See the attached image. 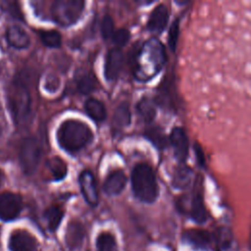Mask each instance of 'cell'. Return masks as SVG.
Returning a JSON list of instances; mask_svg holds the SVG:
<instances>
[{
    "instance_id": "obj_15",
    "label": "cell",
    "mask_w": 251,
    "mask_h": 251,
    "mask_svg": "<svg viewBox=\"0 0 251 251\" xmlns=\"http://www.w3.org/2000/svg\"><path fill=\"white\" fill-rule=\"evenodd\" d=\"M84 238V228L80 223L72 222L67 229L66 242L71 250L78 249Z\"/></svg>"
},
{
    "instance_id": "obj_23",
    "label": "cell",
    "mask_w": 251,
    "mask_h": 251,
    "mask_svg": "<svg viewBox=\"0 0 251 251\" xmlns=\"http://www.w3.org/2000/svg\"><path fill=\"white\" fill-rule=\"evenodd\" d=\"M63 216H64V212L58 206H51L47 208L44 212V218L47 221L48 227L51 230H55L59 226L63 219Z\"/></svg>"
},
{
    "instance_id": "obj_2",
    "label": "cell",
    "mask_w": 251,
    "mask_h": 251,
    "mask_svg": "<svg viewBox=\"0 0 251 251\" xmlns=\"http://www.w3.org/2000/svg\"><path fill=\"white\" fill-rule=\"evenodd\" d=\"M57 139L65 151L75 153L92 141L93 133L86 124L77 120H67L61 124Z\"/></svg>"
},
{
    "instance_id": "obj_24",
    "label": "cell",
    "mask_w": 251,
    "mask_h": 251,
    "mask_svg": "<svg viewBox=\"0 0 251 251\" xmlns=\"http://www.w3.org/2000/svg\"><path fill=\"white\" fill-rule=\"evenodd\" d=\"M97 251H118L115 237L110 232H101L96 240Z\"/></svg>"
},
{
    "instance_id": "obj_7",
    "label": "cell",
    "mask_w": 251,
    "mask_h": 251,
    "mask_svg": "<svg viewBox=\"0 0 251 251\" xmlns=\"http://www.w3.org/2000/svg\"><path fill=\"white\" fill-rule=\"evenodd\" d=\"M22 198L13 192L0 193V220L11 221L19 216L22 210Z\"/></svg>"
},
{
    "instance_id": "obj_27",
    "label": "cell",
    "mask_w": 251,
    "mask_h": 251,
    "mask_svg": "<svg viewBox=\"0 0 251 251\" xmlns=\"http://www.w3.org/2000/svg\"><path fill=\"white\" fill-rule=\"evenodd\" d=\"M146 137L159 149H163L167 145L166 136L159 127H151L145 132Z\"/></svg>"
},
{
    "instance_id": "obj_17",
    "label": "cell",
    "mask_w": 251,
    "mask_h": 251,
    "mask_svg": "<svg viewBox=\"0 0 251 251\" xmlns=\"http://www.w3.org/2000/svg\"><path fill=\"white\" fill-rule=\"evenodd\" d=\"M192 178V170L186 166L184 163H179V165L175 169L173 176V185L177 189L186 188Z\"/></svg>"
},
{
    "instance_id": "obj_30",
    "label": "cell",
    "mask_w": 251,
    "mask_h": 251,
    "mask_svg": "<svg viewBox=\"0 0 251 251\" xmlns=\"http://www.w3.org/2000/svg\"><path fill=\"white\" fill-rule=\"evenodd\" d=\"M129 39V32L126 28H119L115 30L112 40L117 46H124Z\"/></svg>"
},
{
    "instance_id": "obj_14",
    "label": "cell",
    "mask_w": 251,
    "mask_h": 251,
    "mask_svg": "<svg viewBox=\"0 0 251 251\" xmlns=\"http://www.w3.org/2000/svg\"><path fill=\"white\" fill-rule=\"evenodd\" d=\"M8 43L17 49H25L29 45V36L24 28L19 25H11L6 31Z\"/></svg>"
},
{
    "instance_id": "obj_18",
    "label": "cell",
    "mask_w": 251,
    "mask_h": 251,
    "mask_svg": "<svg viewBox=\"0 0 251 251\" xmlns=\"http://www.w3.org/2000/svg\"><path fill=\"white\" fill-rule=\"evenodd\" d=\"M84 110L86 114L96 122H102L107 117L106 108L103 103L95 98H89L84 104Z\"/></svg>"
},
{
    "instance_id": "obj_8",
    "label": "cell",
    "mask_w": 251,
    "mask_h": 251,
    "mask_svg": "<svg viewBox=\"0 0 251 251\" xmlns=\"http://www.w3.org/2000/svg\"><path fill=\"white\" fill-rule=\"evenodd\" d=\"M170 142L176 159L184 163L189 153V142L185 130L180 126H175L170 133Z\"/></svg>"
},
{
    "instance_id": "obj_13",
    "label": "cell",
    "mask_w": 251,
    "mask_h": 251,
    "mask_svg": "<svg viewBox=\"0 0 251 251\" xmlns=\"http://www.w3.org/2000/svg\"><path fill=\"white\" fill-rule=\"evenodd\" d=\"M126 183V176L121 170H117L108 175L104 182V190L109 195L121 193Z\"/></svg>"
},
{
    "instance_id": "obj_3",
    "label": "cell",
    "mask_w": 251,
    "mask_h": 251,
    "mask_svg": "<svg viewBox=\"0 0 251 251\" xmlns=\"http://www.w3.org/2000/svg\"><path fill=\"white\" fill-rule=\"evenodd\" d=\"M131 187L134 196L144 203H153L159 193L156 176L152 168L145 164H137L131 173Z\"/></svg>"
},
{
    "instance_id": "obj_26",
    "label": "cell",
    "mask_w": 251,
    "mask_h": 251,
    "mask_svg": "<svg viewBox=\"0 0 251 251\" xmlns=\"http://www.w3.org/2000/svg\"><path fill=\"white\" fill-rule=\"evenodd\" d=\"M40 38L47 47L57 48L62 43V36L57 30H43L40 32Z\"/></svg>"
},
{
    "instance_id": "obj_31",
    "label": "cell",
    "mask_w": 251,
    "mask_h": 251,
    "mask_svg": "<svg viewBox=\"0 0 251 251\" xmlns=\"http://www.w3.org/2000/svg\"><path fill=\"white\" fill-rule=\"evenodd\" d=\"M178 30H179L178 22L176 20L172 25L170 31H169V36H168V42H169V45L172 50L176 49V41H177V37H178Z\"/></svg>"
},
{
    "instance_id": "obj_6",
    "label": "cell",
    "mask_w": 251,
    "mask_h": 251,
    "mask_svg": "<svg viewBox=\"0 0 251 251\" xmlns=\"http://www.w3.org/2000/svg\"><path fill=\"white\" fill-rule=\"evenodd\" d=\"M41 157V147L33 137L25 138L20 148V163L26 175H32L37 169Z\"/></svg>"
},
{
    "instance_id": "obj_22",
    "label": "cell",
    "mask_w": 251,
    "mask_h": 251,
    "mask_svg": "<svg viewBox=\"0 0 251 251\" xmlns=\"http://www.w3.org/2000/svg\"><path fill=\"white\" fill-rule=\"evenodd\" d=\"M46 166L55 180H61L67 175L68 167H67L66 163L61 158H59L57 156L48 160Z\"/></svg>"
},
{
    "instance_id": "obj_4",
    "label": "cell",
    "mask_w": 251,
    "mask_h": 251,
    "mask_svg": "<svg viewBox=\"0 0 251 251\" xmlns=\"http://www.w3.org/2000/svg\"><path fill=\"white\" fill-rule=\"evenodd\" d=\"M8 105L17 124L24 123L30 112V94L27 86L21 79H14L8 88Z\"/></svg>"
},
{
    "instance_id": "obj_21",
    "label": "cell",
    "mask_w": 251,
    "mask_h": 251,
    "mask_svg": "<svg viewBox=\"0 0 251 251\" xmlns=\"http://www.w3.org/2000/svg\"><path fill=\"white\" fill-rule=\"evenodd\" d=\"M136 110L146 123H151L156 116L155 102L149 97H143L136 105Z\"/></svg>"
},
{
    "instance_id": "obj_28",
    "label": "cell",
    "mask_w": 251,
    "mask_h": 251,
    "mask_svg": "<svg viewBox=\"0 0 251 251\" xmlns=\"http://www.w3.org/2000/svg\"><path fill=\"white\" fill-rule=\"evenodd\" d=\"M115 32L114 28V21L110 16H105L101 23V33L105 40L110 39L113 37V34Z\"/></svg>"
},
{
    "instance_id": "obj_12",
    "label": "cell",
    "mask_w": 251,
    "mask_h": 251,
    "mask_svg": "<svg viewBox=\"0 0 251 251\" xmlns=\"http://www.w3.org/2000/svg\"><path fill=\"white\" fill-rule=\"evenodd\" d=\"M169 22V10L166 5L160 4L151 12L147 22V28L151 32L161 33Z\"/></svg>"
},
{
    "instance_id": "obj_10",
    "label": "cell",
    "mask_w": 251,
    "mask_h": 251,
    "mask_svg": "<svg viewBox=\"0 0 251 251\" xmlns=\"http://www.w3.org/2000/svg\"><path fill=\"white\" fill-rule=\"evenodd\" d=\"M12 251H35L36 239L25 230H15L9 239Z\"/></svg>"
},
{
    "instance_id": "obj_20",
    "label": "cell",
    "mask_w": 251,
    "mask_h": 251,
    "mask_svg": "<svg viewBox=\"0 0 251 251\" xmlns=\"http://www.w3.org/2000/svg\"><path fill=\"white\" fill-rule=\"evenodd\" d=\"M184 236L188 242L198 248H207L211 243L210 233L203 229H189Z\"/></svg>"
},
{
    "instance_id": "obj_32",
    "label": "cell",
    "mask_w": 251,
    "mask_h": 251,
    "mask_svg": "<svg viewBox=\"0 0 251 251\" xmlns=\"http://www.w3.org/2000/svg\"><path fill=\"white\" fill-rule=\"evenodd\" d=\"M194 151H195V154H196V157H197V162L200 164V166H204L205 164V159H204V155H203V152L201 150V148L195 143L194 144Z\"/></svg>"
},
{
    "instance_id": "obj_33",
    "label": "cell",
    "mask_w": 251,
    "mask_h": 251,
    "mask_svg": "<svg viewBox=\"0 0 251 251\" xmlns=\"http://www.w3.org/2000/svg\"><path fill=\"white\" fill-rule=\"evenodd\" d=\"M1 133H2V128H1V126H0V136H1Z\"/></svg>"
},
{
    "instance_id": "obj_19",
    "label": "cell",
    "mask_w": 251,
    "mask_h": 251,
    "mask_svg": "<svg viewBox=\"0 0 251 251\" xmlns=\"http://www.w3.org/2000/svg\"><path fill=\"white\" fill-rule=\"evenodd\" d=\"M130 109L127 103H121L115 110L113 115V126L115 128H123L130 124Z\"/></svg>"
},
{
    "instance_id": "obj_29",
    "label": "cell",
    "mask_w": 251,
    "mask_h": 251,
    "mask_svg": "<svg viewBox=\"0 0 251 251\" xmlns=\"http://www.w3.org/2000/svg\"><path fill=\"white\" fill-rule=\"evenodd\" d=\"M233 241L228 231H222L219 236V249L220 251H230L232 249Z\"/></svg>"
},
{
    "instance_id": "obj_9",
    "label": "cell",
    "mask_w": 251,
    "mask_h": 251,
    "mask_svg": "<svg viewBox=\"0 0 251 251\" xmlns=\"http://www.w3.org/2000/svg\"><path fill=\"white\" fill-rule=\"evenodd\" d=\"M78 181L84 200L90 206H96L99 201V196L96 181L92 173L87 170L81 172Z\"/></svg>"
},
{
    "instance_id": "obj_11",
    "label": "cell",
    "mask_w": 251,
    "mask_h": 251,
    "mask_svg": "<svg viewBox=\"0 0 251 251\" xmlns=\"http://www.w3.org/2000/svg\"><path fill=\"white\" fill-rule=\"evenodd\" d=\"M123 53L119 48L111 49L106 58L104 75L109 81L117 79L123 67Z\"/></svg>"
},
{
    "instance_id": "obj_16",
    "label": "cell",
    "mask_w": 251,
    "mask_h": 251,
    "mask_svg": "<svg viewBox=\"0 0 251 251\" xmlns=\"http://www.w3.org/2000/svg\"><path fill=\"white\" fill-rule=\"evenodd\" d=\"M190 217L198 224H202L207 220V211L205 208L203 196L200 190H195L190 204Z\"/></svg>"
},
{
    "instance_id": "obj_1",
    "label": "cell",
    "mask_w": 251,
    "mask_h": 251,
    "mask_svg": "<svg viewBox=\"0 0 251 251\" xmlns=\"http://www.w3.org/2000/svg\"><path fill=\"white\" fill-rule=\"evenodd\" d=\"M165 60L163 44L156 38H150L143 43L134 57V76L140 81L151 79L161 71Z\"/></svg>"
},
{
    "instance_id": "obj_25",
    "label": "cell",
    "mask_w": 251,
    "mask_h": 251,
    "mask_svg": "<svg viewBox=\"0 0 251 251\" xmlns=\"http://www.w3.org/2000/svg\"><path fill=\"white\" fill-rule=\"evenodd\" d=\"M76 87L78 92L81 94H88L96 89L97 87V80L95 76L90 74L82 75L76 81Z\"/></svg>"
},
{
    "instance_id": "obj_5",
    "label": "cell",
    "mask_w": 251,
    "mask_h": 251,
    "mask_svg": "<svg viewBox=\"0 0 251 251\" xmlns=\"http://www.w3.org/2000/svg\"><path fill=\"white\" fill-rule=\"evenodd\" d=\"M84 5L81 0H57L52 4L51 14L57 24L70 26L80 18Z\"/></svg>"
}]
</instances>
